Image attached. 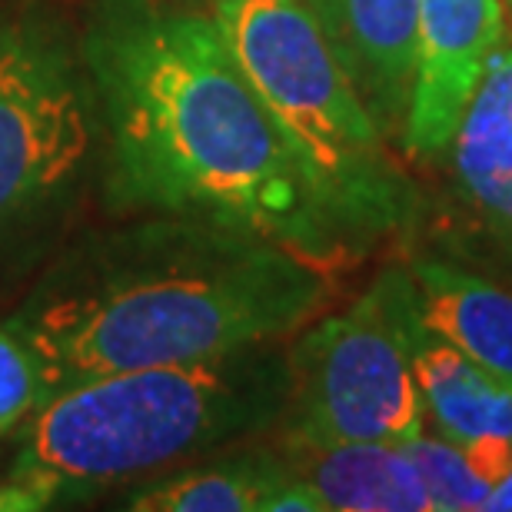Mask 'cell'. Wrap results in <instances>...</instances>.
I'll use <instances>...</instances> for the list:
<instances>
[{
  "mask_svg": "<svg viewBox=\"0 0 512 512\" xmlns=\"http://www.w3.org/2000/svg\"><path fill=\"white\" fill-rule=\"evenodd\" d=\"M117 203L260 233L333 263L286 143L213 14L114 0L87 34Z\"/></svg>",
  "mask_w": 512,
  "mask_h": 512,
  "instance_id": "6da1fadb",
  "label": "cell"
},
{
  "mask_svg": "<svg viewBox=\"0 0 512 512\" xmlns=\"http://www.w3.org/2000/svg\"><path fill=\"white\" fill-rule=\"evenodd\" d=\"M333 300L330 263L260 233L160 217L64 260L10 326L34 350L40 403L90 376L280 343Z\"/></svg>",
  "mask_w": 512,
  "mask_h": 512,
  "instance_id": "7a4b0ae2",
  "label": "cell"
},
{
  "mask_svg": "<svg viewBox=\"0 0 512 512\" xmlns=\"http://www.w3.org/2000/svg\"><path fill=\"white\" fill-rule=\"evenodd\" d=\"M290 360L276 343L90 376L34 409L14 479L50 499L163 473L283 419Z\"/></svg>",
  "mask_w": 512,
  "mask_h": 512,
  "instance_id": "3957f363",
  "label": "cell"
},
{
  "mask_svg": "<svg viewBox=\"0 0 512 512\" xmlns=\"http://www.w3.org/2000/svg\"><path fill=\"white\" fill-rule=\"evenodd\" d=\"M233 60L343 253L423 230L429 200L363 107L306 0H217Z\"/></svg>",
  "mask_w": 512,
  "mask_h": 512,
  "instance_id": "277c9868",
  "label": "cell"
},
{
  "mask_svg": "<svg viewBox=\"0 0 512 512\" xmlns=\"http://www.w3.org/2000/svg\"><path fill=\"white\" fill-rule=\"evenodd\" d=\"M426 323L406 263L333 316L303 326L290 360L283 436L303 443H409L423 433L413 353Z\"/></svg>",
  "mask_w": 512,
  "mask_h": 512,
  "instance_id": "5b68a950",
  "label": "cell"
},
{
  "mask_svg": "<svg viewBox=\"0 0 512 512\" xmlns=\"http://www.w3.org/2000/svg\"><path fill=\"white\" fill-rule=\"evenodd\" d=\"M90 147L87 90L64 50L0 30V233L64 193Z\"/></svg>",
  "mask_w": 512,
  "mask_h": 512,
  "instance_id": "8992f818",
  "label": "cell"
},
{
  "mask_svg": "<svg viewBox=\"0 0 512 512\" xmlns=\"http://www.w3.org/2000/svg\"><path fill=\"white\" fill-rule=\"evenodd\" d=\"M443 240L463 263L512 276V44L489 54L443 153Z\"/></svg>",
  "mask_w": 512,
  "mask_h": 512,
  "instance_id": "52a82bcc",
  "label": "cell"
},
{
  "mask_svg": "<svg viewBox=\"0 0 512 512\" xmlns=\"http://www.w3.org/2000/svg\"><path fill=\"white\" fill-rule=\"evenodd\" d=\"M503 0H419V64L403 147L419 163H439L449 137L503 40Z\"/></svg>",
  "mask_w": 512,
  "mask_h": 512,
  "instance_id": "ba28073f",
  "label": "cell"
},
{
  "mask_svg": "<svg viewBox=\"0 0 512 512\" xmlns=\"http://www.w3.org/2000/svg\"><path fill=\"white\" fill-rule=\"evenodd\" d=\"M343 74L399 147L419 64V0H306Z\"/></svg>",
  "mask_w": 512,
  "mask_h": 512,
  "instance_id": "9c48e42d",
  "label": "cell"
},
{
  "mask_svg": "<svg viewBox=\"0 0 512 512\" xmlns=\"http://www.w3.org/2000/svg\"><path fill=\"white\" fill-rule=\"evenodd\" d=\"M426 330L512 389V286L446 253L409 256Z\"/></svg>",
  "mask_w": 512,
  "mask_h": 512,
  "instance_id": "30bf717a",
  "label": "cell"
},
{
  "mask_svg": "<svg viewBox=\"0 0 512 512\" xmlns=\"http://www.w3.org/2000/svg\"><path fill=\"white\" fill-rule=\"evenodd\" d=\"M286 469L333 512H433L399 443H303L280 436Z\"/></svg>",
  "mask_w": 512,
  "mask_h": 512,
  "instance_id": "8fae6325",
  "label": "cell"
},
{
  "mask_svg": "<svg viewBox=\"0 0 512 512\" xmlns=\"http://www.w3.org/2000/svg\"><path fill=\"white\" fill-rule=\"evenodd\" d=\"M413 373L436 436L456 446L479 436H512V389L443 336L423 330L413 353Z\"/></svg>",
  "mask_w": 512,
  "mask_h": 512,
  "instance_id": "7c38bea8",
  "label": "cell"
},
{
  "mask_svg": "<svg viewBox=\"0 0 512 512\" xmlns=\"http://www.w3.org/2000/svg\"><path fill=\"white\" fill-rule=\"evenodd\" d=\"M290 479L276 449L240 453L153 479L133 489L124 506L133 512H273Z\"/></svg>",
  "mask_w": 512,
  "mask_h": 512,
  "instance_id": "4fadbf2b",
  "label": "cell"
},
{
  "mask_svg": "<svg viewBox=\"0 0 512 512\" xmlns=\"http://www.w3.org/2000/svg\"><path fill=\"white\" fill-rule=\"evenodd\" d=\"M409 459L416 463V473L423 479L433 512H479L489 503V489L476 469L469 466L463 446L449 443L443 436L419 433L403 443Z\"/></svg>",
  "mask_w": 512,
  "mask_h": 512,
  "instance_id": "5bb4252c",
  "label": "cell"
},
{
  "mask_svg": "<svg viewBox=\"0 0 512 512\" xmlns=\"http://www.w3.org/2000/svg\"><path fill=\"white\" fill-rule=\"evenodd\" d=\"M40 406L37 360L14 326H0V436L17 429Z\"/></svg>",
  "mask_w": 512,
  "mask_h": 512,
  "instance_id": "9a60e30c",
  "label": "cell"
},
{
  "mask_svg": "<svg viewBox=\"0 0 512 512\" xmlns=\"http://www.w3.org/2000/svg\"><path fill=\"white\" fill-rule=\"evenodd\" d=\"M463 453L489 489H496L512 473V436H479L463 446Z\"/></svg>",
  "mask_w": 512,
  "mask_h": 512,
  "instance_id": "2e32d148",
  "label": "cell"
},
{
  "mask_svg": "<svg viewBox=\"0 0 512 512\" xmlns=\"http://www.w3.org/2000/svg\"><path fill=\"white\" fill-rule=\"evenodd\" d=\"M54 499H50L44 489H37L34 483H24V479H14V483H0V512H37L47 509Z\"/></svg>",
  "mask_w": 512,
  "mask_h": 512,
  "instance_id": "e0dca14e",
  "label": "cell"
},
{
  "mask_svg": "<svg viewBox=\"0 0 512 512\" xmlns=\"http://www.w3.org/2000/svg\"><path fill=\"white\" fill-rule=\"evenodd\" d=\"M486 512H512V473L493 489V493H489Z\"/></svg>",
  "mask_w": 512,
  "mask_h": 512,
  "instance_id": "ac0fdd59",
  "label": "cell"
},
{
  "mask_svg": "<svg viewBox=\"0 0 512 512\" xmlns=\"http://www.w3.org/2000/svg\"><path fill=\"white\" fill-rule=\"evenodd\" d=\"M503 10H509V17H512V0H506V4H503Z\"/></svg>",
  "mask_w": 512,
  "mask_h": 512,
  "instance_id": "d6986e66",
  "label": "cell"
},
{
  "mask_svg": "<svg viewBox=\"0 0 512 512\" xmlns=\"http://www.w3.org/2000/svg\"><path fill=\"white\" fill-rule=\"evenodd\" d=\"M503 4H506V0H503Z\"/></svg>",
  "mask_w": 512,
  "mask_h": 512,
  "instance_id": "ffe728a7",
  "label": "cell"
}]
</instances>
